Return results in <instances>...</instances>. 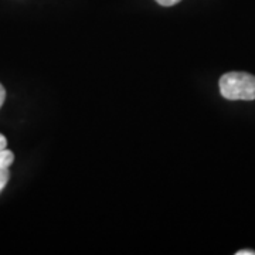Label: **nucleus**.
<instances>
[{
    "label": "nucleus",
    "instance_id": "nucleus-1",
    "mask_svg": "<svg viewBox=\"0 0 255 255\" xmlns=\"http://www.w3.org/2000/svg\"><path fill=\"white\" fill-rule=\"evenodd\" d=\"M220 92L230 101L255 100V77L237 71L224 74L220 78Z\"/></svg>",
    "mask_w": 255,
    "mask_h": 255
},
{
    "label": "nucleus",
    "instance_id": "nucleus-2",
    "mask_svg": "<svg viewBox=\"0 0 255 255\" xmlns=\"http://www.w3.org/2000/svg\"><path fill=\"white\" fill-rule=\"evenodd\" d=\"M14 160V155L9 149H1L0 150V169H9L10 164Z\"/></svg>",
    "mask_w": 255,
    "mask_h": 255
},
{
    "label": "nucleus",
    "instance_id": "nucleus-3",
    "mask_svg": "<svg viewBox=\"0 0 255 255\" xmlns=\"http://www.w3.org/2000/svg\"><path fill=\"white\" fill-rule=\"evenodd\" d=\"M10 173L7 169H0V191L6 187V184L9 182Z\"/></svg>",
    "mask_w": 255,
    "mask_h": 255
},
{
    "label": "nucleus",
    "instance_id": "nucleus-4",
    "mask_svg": "<svg viewBox=\"0 0 255 255\" xmlns=\"http://www.w3.org/2000/svg\"><path fill=\"white\" fill-rule=\"evenodd\" d=\"M159 4H162V6H166V7H169V6H174V4H177L180 0H156Z\"/></svg>",
    "mask_w": 255,
    "mask_h": 255
},
{
    "label": "nucleus",
    "instance_id": "nucleus-5",
    "mask_svg": "<svg viewBox=\"0 0 255 255\" xmlns=\"http://www.w3.org/2000/svg\"><path fill=\"white\" fill-rule=\"evenodd\" d=\"M4 100H6V90H4V87L0 84V108H1V105H3Z\"/></svg>",
    "mask_w": 255,
    "mask_h": 255
},
{
    "label": "nucleus",
    "instance_id": "nucleus-6",
    "mask_svg": "<svg viewBox=\"0 0 255 255\" xmlns=\"http://www.w3.org/2000/svg\"><path fill=\"white\" fill-rule=\"evenodd\" d=\"M6 146H7V139H6V136H3L0 133V150L1 149H6Z\"/></svg>",
    "mask_w": 255,
    "mask_h": 255
},
{
    "label": "nucleus",
    "instance_id": "nucleus-7",
    "mask_svg": "<svg viewBox=\"0 0 255 255\" xmlns=\"http://www.w3.org/2000/svg\"><path fill=\"white\" fill-rule=\"evenodd\" d=\"M237 255H255V251L253 250H243V251H237Z\"/></svg>",
    "mask_w": 255,
    "mask_h": 255
}]
</instances>
